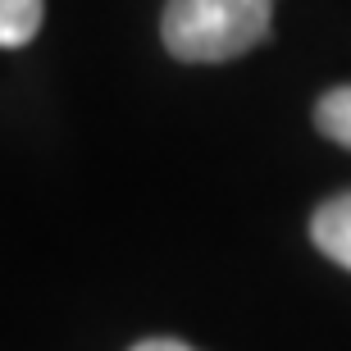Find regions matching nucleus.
I'll list each match as a JSON object with an SVG mask.
<instances>
[{"label": "nucleus", "mask_w": 351, "mask_h": 351, "mask_svg": "<svg viewBox=\"0 0 351 351\" xmlns=\"http://www.w3.org/2000/svg\"><path fill=\"white\" fill-rule=\"evenodd\" d=\"M274 27V0H169L160 37L182 64H223L256 51Z\"/></svg>", "instance_id": "1"}, {"label": "nucleus", "mask_w": 351, "mask_h": 351, "mask_svg": "<svg viewBox=\"0 0 351 351\" xmlns=\"http://www.w3.org/2000/svg\"><path fill=\"white\" fill-rule=\"evenodd\" d=\"M315 128L338 146H351V87H333L315 101Z\"/></svg>", "instance_id": "4"}, {"label": "nucleus", "mask_w": 351, "mask_h": 351, "mask_svg": "<svg viewBox=\"0 0 351 351\" xmlns=\"http://www.w3.org/2000/svg\"><path fill=\"white\" fill-rule=\"evenodd\" d=\"M311 237L333 265L351 269V192L333 196L311 215Z\"/></svg>", "instance_id": "2"}, {"label": "nucleus", "mask_w": 351, "mask_h": 351, "mask_svg": "<svg viewBox=\"0 0 351 351\" xmlns=\"http://www.w3.org/2000/svg\"><path fill=\"white\" fill-rule=\"evenodd\" d=\"M46 0H0V51H19L37 37Z\"/></svg>", "instance_id": "3"}, {"label": "nucleus", "mask_w": 351, "mask_h": 351, "mask_svg": "<svg viewBox=\"0 0 351 351\" xmlns=\"http://www.w3.org/2000/svg\"><path fill=\"white\" fill-rule=\"evenodd\" d=\"M132 351H192V347L178 342V338H146V342H137Z\"/></svg>", "instance_id": "5"}]
</instances>
